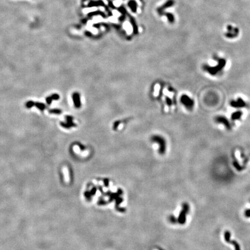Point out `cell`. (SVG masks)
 <instances>
[{
    "label": "cell",
    "instance_id": "5b68a950",
    "mask_svg": "<svg viewBox=\"0 0 250 250\" xmlns=\"http://www.w3.org/2000/svg\"><path fill=\"white\" fill-rule=\"evenodd\" d=\"M72 99L75 107H77V108H79V107H80L81 103H80V99H79V94L77 93H74L72 95Z\"/></svg>",
    "mask_w": 250,
    "mask_h": 250
},
{
    "label": "cell",
    "instance_id": "8fae6325",
    "mask_svg": "<svg viewBox=\"0 0 250 250\" xmlns=\"http://www.w3.org/2000/svg\"><path fill=\"white\" fill-rule=\"evenodd\" d=\"M244 215L247 218H250V209L246 210L244 212Z\"/></svg>",
    "mask_w": 250,
    "mask_h": 250
},
{
    "label": "cell",
    "instance_id": "6da1fadb",
    "mask_svg": "<svg viewBox=\"0 0 250 250\" xmlns=\"http://www.w3.org/2000/svg\"><path fill=\"white\" fill-rule=\"evenodd\" d=\"M224 236H225V242L228 243H230V244H233L234 245V248H235V250H241L240 245H239V244H238L237 242H236V241L230 240V237H231V233H230L229 231L225 232Z\"/></svg>",
    "mask_w": 250,
    "mask_h": 250
},
{
    "label": "cell",
    "instance_id": "7a4b0ae2",
    "mask_svg": "<svg viewBox=\"0 0 250 250\" xmlns=\"http://www.w3.org/2000/svg\"><path fill=\"white\" fill-rule=\"evenodd\" d=\"M189 210V206L186 203H185L184 204V208H183V210L182 211L181 213L180 214V218H179V221L181 224H184L185 221H186V214L187 213Z\"/></svg>",
    "mask_w": 250,
    "mask_h": 250
},
{
    "label": "cell",
    "instance_id": "ba28073f",
    "mask_svg": "<svg viewBox=\"0 0 250 250\" xmlns=\"http://www.w3.org/2000/svg\"><path fill=\"white\" fill-rule=\"evenodd\" d=\"M232 105H233V106L234 107H237V106H238V107H242V106H244L245 104H244V102H243L242 100H238V101H235V102H232Z\"/></svg>",
    "mask_w": 250,
    "mask_h": 250
},
{
    "label": "cell",
    "instance_id": "8992f818",
    "mask_svg": "<svg viewBox=\"0 0 250 250\" xmlns=\"http://www.w3.org/2000/svg\"><path fill=\"white\" fill-rule=\"evenodd\" d=\"M59 96L57 94H53L52 95L48 97L46 99V103L48 104V105H50L52 104V102L53 100H57L59 99Z\"/></svg>",
    "mask_w": 250,
    "mask_h": 250
},
{
    "label": "cell",
    "instance_id": "277c9868",
    "mask_svg": "<svg viewBox=\"0 0 250 250\" xmlns=\"http://www.w3.org/2000/svg\"><path fill=\"white\" fill-rule=\"evenodd\" d=\"M182 101L187 108H191L192 107H193V100H192L190 98H189L187 96L183 97L182 99Z\"/></svg>",
    "mask_w": 250,
    "mask_h": 250
},
{
    "label": "cell",
    "instance_id": "30bf717a",
    "mask_svg": "<svg viewBox=\"0 0 250 250\" xmlns=\"http://www.w3.org/2000/svg\"><path fill=\"white\" fill-rule=\"evenodd\" d=\"M34 101H27L26 102V107L27 108H31V107H33V106H34Z\"/></svg>",
    "mask_w": 250,
    "mask_h": 250
},
{
    "label": "cell",
    "instance_id": "9c48e42d",
    "mask_svg": "<svg viewBox=\"0 0 250 250\" xmlns=\"http://www.w3.org/2000/svg\"><path fill=\"white\" fill-rule=\"evenodd\" d=\"M49 112L50 113H55V114H59V113H61V110L58 109H50V110L49 111Z\"/></svg>",
    "mask_w": 250,
    "mask_h": 250
},
{
    "label": "cell",
    "instance_id": "52a82bcc",
    "mask_svg": "<svg viewBox=\"0 0 250 250\" xmlns=\"http://www.w3.org/2000/svg\"><path fill=\"white\" fill-rule=\"evenodd\" d=\"M34 106L37 107V108H38L40 111H43L44 110L46 109V107L45 104L42 103V102H34Z\"/></svg>",
    "mask_w": 250,
    "mask_h": 250
},
{
    "label": "cell",
    "instance_id": "3957f363",
    "mask_svg": "<svg viewBox=\"0 0 250 250\" xmlns=\"http://www.w3.org/2000/svg\"><path fill=\"white\" fill-rule=\"evenodd\" d=\"M66 119H67V122H61L60 123V124L62 127H63L64 128H70L71 127L75 126V124L74 123L72 122V117H70V116H67L66 117Z\"/></svg>",
    "mask_w": 250,
    "mask_h": 250
}]
</instances>
